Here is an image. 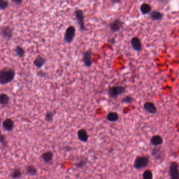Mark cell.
Returning a JSON list of instances; mask_svg holds the SVG:
<instances>
[{
  "label": "cell",
  "instance_id": "obj_1",
  "mask_svg": "<svg viewBox=\"0 0 179 179\" xmlns=\"http://www.w3.org/2000/svg\"><path fill=\"white\" fill-rule=\"evenodd\" d=\"M15 76V71L13 68L5 67L0 70V84L4 85L11 83Z\"/></svg>",
  "mask_w": 179,
  "mask_h": 179
},
{
  "label": "cell",
  "instance_id": "obj_24",
  "mask_svg": "<svg viewBox=\"0 0 179 179\" xmlns=\"http://www.w3.org/2000/svg\"><path fill=\"white\" fill-rule=\"evenodd\" d=\"M9 6V2L3 1V0H0V10L1 11H3L5 10Z\"/></svg>",
  "mask_w": 179,
  "mask_h": 179
},
{
  "label": "cell",
  "instance_id": "obj_29",
  "mask_svg": "<svg viewBox=\"0 0 179 179\" xmlns=\"http://www.w3.org/2000/svg\"><path fill=\"white\" fill-rule=\"evenodd\" d=\"M107 41H108V43L110 44H111V45H114V44L115 43V38H109L108 39Z\"/></svg>",
  "mask_w": 179,
  "mask_h": 179
},
{
  "label": "cell",
  "instance_id": "obj_17",
  "mask_svg": "<svg viewBox=\"0 0 179 179\" xmlns=\"http://www.w3.org/2000/svg\"><path fill=\"white\" fill-rule=\"evenodd\" d=\"M14 52L15 53L16 55L18 56L20 58H23L25 56V52L24 49H23V47L19 45L15 46L14 49H13Z\"/></svg>",
  "mask_w": 179,
  "mask_h": 179
},
{
  "label": "cell",
  "instance_id": "obj_12",
  "mask_svg": "<svg viewBox=\"0 0 179 179\" xmlns=\"http://www.w3.org/2000/svg\"><path fill=\"white\" fill-rule=\"evenodd\" d=\"M131 44L134 50L137 51H140L141 49V41L137 37L133 38L131 40Z\"/></svg>",
  "mask_w": 179,
  "mask_h": 179
},
{
  "label": "cell",
  "instance_id": "obj_28",
  "mask_svg": "<svg viewBox=\"0 0 179 179\" xmlns=\"http://www.w3.org/2000/svg\"><path fill=\"white\" fill-rule=\"evenodd\" d=\"M38 76L40 77H45L46 76V73L44 70H40L38 72Z\"/></svg>",
  "mask_w": 179,
  "mask_h": 179
},
{
  "label": "cell",
  "instance_id": "obj_25",
  "mask_svg": "<svg viewBox=\"0 0 179 179\" xmlns=\"http://www.w3.org/2000/svg\"><path fill=\"white\" fill-rule=\"evenodd\" d=\"M143 179H152V172L149 170L146 171L144 172L143 175Z\"/></svg>",
  "mask_w": 179,
  "mask_h": 179
},
{
  "label": "cell",
  "instance_id": "obj_26",
  "mask_svg": "<svg viewBox=\"0 0 179 179\" xmlns=\"http://www.w3.org/2000/svg\"><path fill=\"white\" fill-rule=\"evenodd\" d=\"M133 100V98L131 97H130L129 96H127L124 98H122L121 102L122 103H127V104H128V103L131 102Z\"/></svg>",
  "mask_w": 179,
  "mask_h": 179
},
{
  "label": "cell",
  "instance_id": "obj_11",
  "mask_svg": "<svg viewBox=\"0 0 179 179\" xmlns=\"http://www.w3.org/2000/svg\"><path fill=\"white\" fill-rule=\"evenodd\" d=\"M3 128L8 131L13 130L14 127V121L11 118H6L3 121L2 123Z\"/></svg>",
  "mask_w": 179,
  "mask_h": 179
},
{
  "label": "cell",
  "instance_id": "obj_3",
  "mask_svg": "<svg viewBox=\"0 0 179 179\" xmlns=\"http://www.w3.org/2000/svg\"><path fill=\"white\" fill-rule=\"evenodd\" d=\"M126 91L125 87L122 86H113L108 87L107 94L110 98H117L118 96L121 95Z\"/></svg>",
  "mask_w": 179,
  "mask_h": 179
},
{
  "label": "cell",
  "instance_id": "obj_23",
  "mask_svg": "<svg viewBox=\"0 0 179 179\" xmlns=\"http://www.w3.org/2000/svg\"><path fill=\"white\" fill-rule=\"evenodd\" d=\"M26 170L29 174L31 175H34L37 173V170L33 165H28L26 167Z\"/></svg>",
  "mask_w": 179,
  "mask_h": 179
},
{
  "label": "cell",
  "instance_id": "obj_9",
  "mask_svg": "<svg viewBox=\"0 0 179 179\" xmlns=\"http://www.w3.org/2000/svg\"><path fill=\"white\" fill-rule=\"evenodd\" d=\"M149 163V160L143 156H139L137 158L135 162V167L137 169H140L147 165Z\"/></svg>",
  "mask_w": 179,
  "mask_h": 179
},
{
  "label": "cell",
  "instance_id": "obj_16",
  "mask_svg": "<svg viewBox=\"0 0 179 179\" xmlns=\"http://www.w3.org/2000/svg\"><path fill=\"white\" fill-rule=\"evenodd\" d=\"M150 17L153 20H161L163 17V14L160 12L154 11L150 13Z\"/></svg>",
  "mask_w": 179,
  "mask_h": 179
},
{
  "label": "cell",
  "instance_id": "obj_2",
  "mask_svg": "<svg viewBox=\"0 0 179 179\" xmlns=\"http://www.w3.org/2000/svg\"><path fill=\"white\" fill-rule=\"evenodd\" d=\"M74 14L80 30L81 31H87L88 29L86 27L84 20L85 16L84 12L82 10L77 8L75 9Z\"/></svg>",
  "mask_w": 179,
  "mask_h": 179
},
{
  "label": "cell",
  "instance_id": "obj_21",
  "mask_svg": "<svg viewBox=\"0 0 179 179\" xmlns=\"http://www.w3.org/2000/svg\"><path fill=\"white\" fill-rule=\"evenodd\" d=\"M151 142L153 145H160L162 143V139L160 136H154L151 138Z\"/></svg>",
  "mask_w": 179,
  "mask_h": 179
},
{
  "label": "cell",
  "instance_id": "obj_19",
  "mask_svg": "<svg viewBox=\"0 0 179 179\" xmlns=\"http://www.w3.org/2000/svg\"><path fill=\"white\" fill-rule=\"evenodd\" d=\"M119 118L118 113L115 112H110L107 115V120L111 122L116 121Z\"/></svg>",
  "mask_w": 179,
  "mask_h": 179
},
{
  "label": "cell",
  "instance_id": "obj_7",
  "mask_svg": "<svg viewBox=\"0 0 179 179\" xmlns=\"http://www.w3.org/2000/svg\"><path fill=\"white\" fill-rule=\"evenodd\" d=\"M123 24L124 23L120 19L117 18L110 22L108 26L111 32L112 33H115L119 32L120 30V29L123 26Z\"/></svg>",
  "mask_w": 179,
  "mask_h": 179
},
{
  "label": "cell",
  "instance_id": "obj_8",
  "mask_svg": "<svg viewBox=\"0 0 179 179\" xmlns=\"http://www.w3.org/2000/svg\"><path fill=\"white\" fill-rule=\"evenodd\" d=\"M170 175L171 179H179L178 165L176 162L171 163L170 166Z\"/></svg>",
  "mask_w": 179,
  "mask_h": 179
},
{
  "label": "cell",
  "instance_id": "obj_31",
  "mask_svg": "<svg viewBox=\"0 0 179 179\" xmlns=\"http://www.w3.org/2000/svg\"><path fill=\"white\" fill-rule=\"evenodd\" d=\"M111 2L113 3H120L121 1H111Z\"/></svg>",
  "mask_w": 179,
  "mask_h": 179
},
{
  "label": "cell",
  "instance_id": "obj_4",
  "mask_svg": "<svg viewBox=\"0 0 179 179\" xmlns=\"http://www.w3.org/2000/svg\"><path fill=\"white\" fill-rule=\"evenodd\" d=\"M76 34V29L72 25L67 27L64 36V41L66 44H71L74 40Z\"/></svg>",
  "mask_w": 179,
  "mask_h": 179
},
{
  "label": "cell",
  "instance_id": "obj_22",
  "mask_svg": "<svg viewBox=\"0 0 179 179\" xmlns=\"http://www.w3.org/2000/svg\"><path fill=\"white\" fill-rule=\"evenodd\" d=\"M55 113L56 111L55 110L54 111H49L46 113V115H45V120L46 121H48V122H50V121H52L53 119L54 116L55 115Z\"/></svg>",
  "mask_w": 179,
  "mask_h": 179
},
{
  "label": "cell",
  "instance_id": "obj_20",
  "mask_svg": "<svg viewBox=\"0 0 179 179\" xmlns=\"http://www.w3.org/2000/svg\"><path fill=\"white\" fill-rule=\"evenodd\" d=\"M53 156V154L52 152L48 151L43 154L42 159H43L44 161L45 162H49L52 160Z\"/></svg>",
  "mask_w": 179,
  "mask_h": 179
},
{
  "label": "cell",
  "instance_id": "obj_14",
  "mask_svg": "<svg viewBox=\"0 0 179 179\" xmlns=\"http://www.w3.org/2000/svg\"><path fill=\"white\" fill-rule=\"evenodd\" d=\"M10 100V98L9 96L8 95L5 93H1L0 95V104L5 106L6 105H8L9 101Z\"/></svg>",
  "mask_w": 179,
  "mask_h": 179
},
{
  "label": "cell",
  "instance_id": "obj_6",
  "mask_svg": "<svg viewBox=\"0 0 179 179\" xmlns=\"http://www.w3.org/2000/svg\"><path fill=\"white\" fill-rule=\"evenodd\" d=\"M92 51L91 49H87L83 53L82 61L85 66L90 67L92 66Z\"/></svg>",
  "mask_w": 179,
  "mask_h": 179
},
{
  "label": "cell",
  "instance_id": "obj_13",
  "mask_svg": "<svg viewBox=\"0 0 179 179\" xmlns=\"http://www.w3.org/2000/svg\"><path fill=\"white\" fill-rule=\"evenodd\" d=\"M143 108L145 110H146L148 113H154L156 112V108L153 103L151 102H146L144 104Z\"/></svg>",
  "mask_w": 179,
  "mask_h": 179
},
{
  "label": "cell",
  "instance_id": "obj_27",
  "mask_svg": "<svg viewBox=\"0 0 179 179\" xmlns=\"http://www.w3.org/2000/svg\"><path fill=\"white\" fill-rule=\"evenodd\" d=\"M21 176V172L18 169L15 170L12 173V177L14 179L16 178H18L20 177Z\"/></svg>",
  "mask_w": 179,
  "mask_h": 179
},
{
  "label": "cell",
  "instance_id": "obj_5",
  "mask_svg": "<svg viewBox=\"0 0 179 179\" xmlns=\"http://www.w3.org/2000/svg\"><path fill=\"white\" fill-rule=\"evenodd\" d=\"M1 35L3 39L9 41L13 38V29L9 25H2L1 27Z\"/></svg>",
  "mask_w": 179,
  "mask_h": 179
},
{
  "label": "cell",
  "instance_id": "obj_10",
  "mask_svg": "<svg viewBox=\"0 0 179 179\" xmlns=\"http://www.w3.org/2000/svg\"><path fill=\"white\" fill-rule=\"evenodd\" d=\"M46 59L41 55H38L33 61V65L38 69L42 68L46 63Z\"/></svg>",
  "mask_w": 179,
  "mask_h": 179
},
{
  "label": "cell",
  "instance_id": "obj_15",
  "mask_svg": "<svg viewBox=\"0 0 179 179\" xmlns=\"http://www.w3.org/2000/svg\"><path fill=\"white\" fill-rule=\"evenodd\" d=\"M77 135L78 138L81 141L86 142L88 140V134L86 131L84 129L79 130Z\"/></svg>",
  "mask_w": 179,
  "mask_h": 179
},
{
  "label": "cell",
  "instance_id": "obj_30",
  "mask_svg": "<svg viewBox=\"0 0 179 179\" xmlns=\"http://www.w3.org/2000/svg\"><path fill=\"white\" fill-rule=\"evenodd\" d=\"M11 2L14 3L16 5H20L22 3V0H12Z\"/></svg>",
  "mask_w": 179,
  "mask_h": 179
},
{
  "label": "cell",
  "instance_id": "obj_18",
  "mask_svg": "<svg viewBox=\"0 0 179 179\" xmlns=\"http://www.w3.org/2000/svg\"><path fill=\"white\" fill-rule=\"evenodd\" d=\"M140 10L143 14H147L151 11V7L148 3H143L140 6Z\"/></svg>",
  "mask_w": 179,
  "mask_h": 179
}]
</instances>
